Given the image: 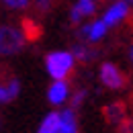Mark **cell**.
Segmentation results:
<instances>
[{
  "instance_id": "8",
  "label": "cell",
  "mask_w": 133,
  "mask_h": 133,
  "mask_svg": "<svg viewBox=\"0 0 133 133\" xmlns=\"http://www.w3.org/2000/svg\"><path fill=\"white\" fill-rule=\"evenodd\" d=\"M96 6H94V0H78L76 6L72 8V21L78 23L82 17H88V15H94Z\"/></svg>"
},
{
  "instance_id": "9",
  "label": "cell",
  "mask_w": 133,
  "mask_h": 133,
  "mask_svg": "<svg viewBox=\"0 0 133 133\" xmlns=\"http://www.w3.org/2000/svg\"><path fill=\"white\" fill-rule=\"evenodd\" d=\"M80 33H82V37L90 39V41H98L100 37L107 33V23H104V21H96V23H92V25H86Z\"/></svg>"
},
{
  "instance_id": "7",
  "label": "cell",
  "mask_w": 133,
  "mask_h": 133,
  "mask_svg": "<svg viewBox=\"0 0 133 133\" xmlns=\"http://www.w3.org/2000/svg\"><path fill=\"white\" fill-rule=\"evenodd\" d=\"M59 133H78V123H76V113L68 109L59 113Z\"/></svg>"
},
{
  "instance_id": "17",
  "label": "cell",
  "mask_w": 133,
  "mask_h": 133,
  "mask_svg": "<svg viewBox=\"0 0 133 133\" xmlns=\"http://www.w3.org/2000/svg\"><path fill=\"white\" fill-rule=\"evenodd\" d=\"M127 23H129V27H131V31H133V15H129V17H127Z\"/></svg>"
},
{
  "instance_id": "19",
  "label": "cell",
  "mask_w": 133,
  "mask_h": 133,
  "mask_svg": "<svg viewBox=\"0 0 133 133\" xmlns=\"http://www.w3.org/2000/svg\"><path fill=\"white\" fill-rule=\"evenodd\" d=\"M131 107H133V94H131Z\"/></svg>"
},
{
  "instance_id": "10",
  "label": "cell",
  "mask_w": 133,
  "mask_h": 133,
  "mask_svg": "<svg viewBox=\"0 0 133 133\" xmlns=\"http://www.w3.org/2000/svg\"><path fill=\"white\" fill-rule=\"evenodd\" d=\"M47 96H49V100L53 104H62V102L68 98V84L66 82H55L49 88Z\"/></svg>"
},
{
  "instance_id": "2",
  "label": "cell",
  "mask_w": 133,
  "mask_h": 133,
  "mask_svg": "<svg viewBox=\"0 0 133 133\" xmlns=\"http://www.w3.org/2000/svg\"><path fill=\"white\" fill-rule=\"evenodd\" d=\"M25 43V35L21 29H15V27H0V53L2 55H10V53H17L21 51Z\"/></svg>"
},
{
  "instance_id": "11",
  "label": "cell",
  "mask_w": 133,
  "mask_h": 133,
  "mask_svg": "<svg viewBox=\"0 0 133 133\" xmlns=\"http://www.w3.org/2000/svg\"><path fill=\"white\" fill-rule=\"evenodd\" d=\"M39 133H59V113H49L43 119Z\"/></svg>"
},
{
  "instance_id": "16",
  "label": "cell",
  "mask_w": 133,
  "mask_h": 133,
  "mask_svg": "<svg viewBox=\"0 0 133 133\" xmlns=\"http://www.w3.org/2000/svg\"><path fill=\"white\" fill-rule=\"evenodd\" d=\"M10 96H8V90H6V86L4 84H0V102H8Z\"/></svg>"
},
{
  "instance_id": "14",
  "label": "cell",
  "mask_w": 133,
  "mask_h": 133,
  "mask_svg": "<svg viewBox=\"0 0 133 133\" xmlns=\"http://www.w3.org/2000/svg\"><path fill=\"white\" fill-rule=\"evenodd\" d=\"M119 133H133V119H125L119 125Z\"/></svg>"
},
{
  "instance_id": "3",
  "label": "cell",
  "mask_w": 133,
  "mask_h": 133,
  "mask_svg": "<svg viewBox=\"0 0 133 133\" xmlns=\"http://www.w3.org/2000/svg\"><path fill=\"white\" fill-rule=\"evenodd\" d=\"M100 80L107 88H113V90H119L127 84V76L119 70L113 64H102L100 66Z\"/></svg>"
},
{
  "instance_id": "1",
  "label": "cell",
  "mask_w": 133,
  "mask_h": 133,
  "mask_svg": "<svg viewBox=\"0 0 133 133\" xmlns=\"http://www.w3.org/2000/svg\"><path fill=\"white\" fill-rule=\"evenodd\" d=\"M45 64L51 78H55L57 82H64L74 70V55L68 51H55L45 57Z\"/></svg>"
},
{
  "instance_id": "18",
  "label": "cell",
  "mask_w": 133,
  "mask_h": 133,
  "mask_svg": "<svg viewBox=\"0 0 133 133\" xmlns=\"http://www.w3.org/2000/svg\"><path fill=\"white\" fill-rule=\"evenodd\" d=\"M129 55H131V62H133V45H131V49H129Z\"/></svg>"
},
{
  "instance_id": "13",
  "label": "cell",
  "mask_w": 133,
  "mask_h": 133,
  "mask_svg": "<svg viewBox=\"0 0 133 133\" xmlns=\"http://www.w3.org/2000/svg\"><path fill=\"white\" fill-rule=\"evenodd\" d=\"M84 96H86V92H84V90H78V92L74 94V98H72V111H76V109L80 107V102L84 100Z\"/></svg>"
},
{
  "instance_id": "20",
  "label": "cell",
  "mask_w": 133,
  "mask_h": 133,
  "mask_svg": "<svg viewBox=\"0 0 133 133\" xmlns=\"http://www.w3.org/2000/svg\"><path fill=\"white\" fill-rule=\"evenodd\" d=\"M127 2H133V0H127Z\"/></svg>"
},
{
  "instance_id": "5",
  "label": "cell",
  "mask_w": 133,
  "mask_h": 133,
  "mask_svg": "<svg viewBox=\"0 0 133 133\" xmlns=\"http://www.w3.org/2000/svg\"><path fill=\"white\" fill-rule=\"evenodd\" d=\"M125 17H129V6L125 2H117V4H113L107 10V15H104L102 21L107 23V27H111V25H117L119 21H123Z\"/></svg>"
},
{
  "instance_id": "4",
  "label": "cell",
  "mask_w": 133,
  "mask_h": 133,
  "mask_svg": "<svg viewBox=\"0 0 133 133\" xmlns=\"http://www.w3.org/2000/svg\"><path fill=\"white\" fill-rule=\"evenodd\" d=\"M102 115L107 119V123L121 125L127 119V107H125V102H113V104H109V107L102 109Z\"/></svg>"
},
{
  "instance_id": "12",
  "label": "cell",
  "mask_w": 133,
  "mask_h": 133,
  "mask_svg": "<svg viewBox=\"0 0 133 133\" xmlns=\"http://www.w3.org/2000/svg\"><path fill=\"white\" fill-rule=\"evenodd\" d=\"M55 4H57V0H35V10H37V15H47Z\"/></svg>"
},
{
  "instance_id": "15",
  "label": "cell",
  "mask_w": 133,
  "mask_h": 133,
  "mask_svg": "<svg viewBox=\"0 0 133 133\" xmlns=\"http://www.w3.org/2000/svg\"><path fill=\"white\" fill-rule=\"evenodd\" d=\"M6 2V6H10V8H25L27 4H29V0H4Z\"/></svg>"
},
{
  "instance_id": "6",
  "label": "cell",
  "mask_w": 133,
  "mask_h": 133,
  "mask_svg": "<svg viewBox=\"0 0 133 133\" xmlns=\"http://www.w3.org/2000/svg\"><path fill=\"white\" fill-rule=\"evenodd\" d=\"M21 31L25 35V39L27 41H39L41 39V33H43V27L39 25V23H35V18H25L23 23H21Z\"/></svg>"
}]
</instances>
